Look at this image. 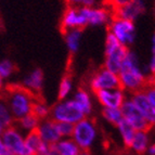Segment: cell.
Masks as SVG:
<instances>
[{
  "label": "cell",
  "instance_id": "12",
  "mask_svg": "<svg viewBox=\"0 0 155 155\" xmlns=\"http://www.w3.org/2000/svg\"><path fill=\"white\" fill-rule=\"evenodd\" d=\"M97 99L104 107L120 109L124 103V93L122 90H98L94 91Z\"/></svg>",
  "mask_w": 155,
  "mask_h": 155
},
{
  "label": "cell",
  "instance_id": "17",
  "mask_svg": "<svg viewBox=\"0 0 155 155\" xmlns=\"http://www.w3.org/2000/svg\"><path fill=\"white\" fill-rule=\"evenodd\" d=\"M149 145H150V139H149L147 132L136 131V134H134V140H132L130 149H131L136 154L143 155L147 152Z\"/></svg>",
  "mask_w": 155,
  "mask_h": 155
},
{
  "label": "cell",
  "instance_id": "22",
  "mask_svg": "<svg viewBox=\"0 0 155 155\" xmlns=\"http://www.w3.org/2000/svg\"><path fill=\"white\" fill-rule=\"evenodd\" d=\"M71 88H72V73H71V67L68 65L66 72L63 75L62 80H61V84H60L59 101H62L68 94V92L71 91Z\"/></svg>",
  "mask_w": 155,
  "mask_h": 155
},
{
  "label": "cell",
  "instance_id": "4",
  "mask_svg": "<svg viewBox=\"0 0 155 155\" xmlns=\"http://www.w3.org/2000/svg\"><path fill=\"white\" fill-rule=\"evenodd\" d=\"M97 138L96 123L92 119L84 118L74 125L72 139L80 150H89Z\"/></svg>",
  "mask_w": 155,
  "mask_h": 155
},
{
  "label": "cell",
  "instance_id": "25",
  "mask_svg": "<svg viewBox=\"0 0 155 155\" xmlns=\"http://www.w3.org/2000/svg\"><path fill=\"white\" fill-rule=\"evenodd\" d=\"M80 34H81L80 29H71V31H67V34L65 35V36H66L67 46H68V49H70L71 53H74V52L77 51Z\"/></svg>",
  "mask_w": 155,
  "mask_h": 155
},
{
  "label": "cell",
  "instance_id": "11",
  "mask_svg": "<svg viewBox=\"0 0 155 155\" xmlns=\"http://www.w3.org/2000/svg\"><path fill=\"white\" fill-rule=\"evenodd\" d=\"M24 142H25V147L29 154L47 155V153L50 150V147H51V145L47 144L41 139L38 131V127L28 131L27 136L24 138Z\"/></svg>",
  "mask_w": 155,
  "mask_h": 155
},
{
  "label": "cell",
  "instance_id": "6",
  "mask_svg": "<svg viewBox=\"0 0 155 155\" xmlns=\"http://www.w3.org/2000/svg\"><path fill=\"white\" fill-rule=\"evenodd\" d=\"M91 90H122V85L119 83L118 76L110 72L105 67H101L98 72L93 74L90 80Z\"/></svg>",
  "mask_w": 155,
  "mask_h": 155
},
{
  "label": "cell",
  "instance_id": "2",
  "mask_svg": "<svg viewBox=\"0 0 155 155\" xmlns=\"http://www.w3.org/2000/svg\"><path fill=\"white\" fill-rule=\"evenodd\" d=\"M117 76L123 90L128 89L132 93L138 91H144L149 87L154 86V77L153 76H151V78L144 77L141 74L137 66L136 57L130 52L125 58Z\"/></svg>",
  "mask_w": 155,
  "mask_h": 155
},
{
  "label": "cell",
  "instance_id": "14",
  "mask_svg": "<svg viewBox=\"0 0 155 155\" xmlns=\"http://www.w3.org/2000/svg\"><path fill=\"white\" fill-rule=\"evenodd\" d=\"M143 11H144V5L141 0H131L129 3L125 5L124 7L110 13V18H118L132 21Z\"/></svg>",
  "mask_w": 155,
  "mask_h": 155
},
{
  "label": "cell",
  "instance_id": "33",
  "mask_svg": "<svg viewBox=\"0 0 155 155\" xmlns=\"http://www.w3.org/2000/svg\"><path fill=\"white\" fill-rule=\"evenodd\" d=\"M5 152V145H3L1 139H0V155H3Z\"/></svg>",
  "mask_w": 155,
  "mask_h": 155
},
{
  "label": "cell",
  "instance_id": "36",
  "mask_svg": "<svg viewBox=\"0 0 155 155\" xmlns=\"http://www.w3.org/2000/svg\"><path fill=\"white\" fill-rule=\"evenodd\" d=\"M2 88V80H1V77H0V90Z\"/></svg>",
  "mask_w": 155,
  "mask_h": 155
},
{
  "label": "cell",
  "instance_id": "13",
  "mask_svg": "<svg viewBox=\"0 0 155 155\" xmlns=\"http://www.w3.org/2000/svg\"><path fill=\"white\" fill-rule=\"evenodd\" d=\"M131 102L137 106V109L141 112L144 118L150 123L152 126H154L155 123V106L150 103L147 100V96L143 91H138V92L132 93Z\"/></svg>",
  "mask_w": 155,
  "mask_h": 155
},
{
  "label": "cell",
  "instance_id": "28",
  "mask_svg": "<svg viewBox=\"0 0 155 155\" xmlns=\"http://www.w3.org/2000/svg\"><path fill=\"white\" fill-rule=\"evenodd\" d=\"M131 0H104L103 1V8H105L109 11V14L117 9L122 8L125 5L129 3Z\"/></svg>",
  "mask_w": 155,
  "mask_h": 155
},
{
  "label": "cell",
  "instance_id": "5",
  "mask_svg": "<svg viewBox=\"0 0 155 155\" xmlns=\"http://www.w3.org/2000/svg\"><path fill=\"white\" fill-rule=\"evenodd\" d=\"M52 120L57 123H70L75 125L85 118V115L79 109V106L75 103V101H67V102H60L50 109V115Z\"/></svg>",
  "mask_w": 155,
  "mask_h": 155
},
{
  "label": "cell",
  "instance_id": "34",
  "mask_svg": "<svg viewBox=\"0 0 155 155\" xmlns=\"http://www.w3.org/2000/svg\"><path fill=\"white\" fill-rule=\"evenodd\" d=\"M78 155H91L89 150H80V152L78 153Z\"/></svg>",
  "mask_w": 155,
  "mask_h": 155
},
{
  "label": "cell",
  "instance_id": "10",
  "mask_svg": "<svg viewBox=\"0 0 155 155\" xmlns=\"http://www.w3.org/2000/svg\"><path fill=\"white\" fill-rule=\"evenodd\" d=\"M88 25L86 18L80 13L79 9L66 7L64 15L61 23V33L62 35H66L67 31L71 29H80L83 31L86 26Z\"/></svg>",
  "mask_w": 155,
  "mask_h": 155
},
{
  "label": "cell",
  "instance_id": "27",
  "mask_svg": "<svg viewBox=\"0 0 155 155\" xmlns=\"http://www.w3.org/2000/svg\"><path fill=\"white\" fill-rule=\"evenodd\" d=\"M57 128L61 138H72L73 130H74V125L73 124L60 122V123H57Z\"/></svg>",
  "mask_w": 155,
  "mask_h": 155
},
{
  "label": "cell",
  "instance_id": "7",
  "mask_svg": "<svg viewBox=\"0 0 155 155\" xmlns=\"http://www.w3.org/2000/svg\"><path fill=\"white\" fill-rule=\"evenodd\" d=\"M1 141L5 145V150L12 153L13 155H27L29 154L25 147L24 138L18 132L14 125L5 128L1 134Z\"/></svg>",
  "mask_w": 155,
  "mask_h": 155
},
{
  "label": "cell",
  "instance_id": "29",
  "mask_svg": "<svg viewBox=\"0 0 155 155\" xmlns=\"http://www.w3.org/2000/svg\"><path fill=\"white\" fill-rule=\"evenodd\" d=\"M14 71H16V66L8 60L0 63V77L1 78L10 76Z\"/></svg>",
  "mask_w": 155,
  "mask_h": 155
},
{
  "label": "cell",
  "instance_id": "15",
  "mask_svg": "<svg viewBox=\"0 0 155 155\" xmlns=\"http://www.w3.org/2000/svg\"><path fill=\"white\" fill-rule=\"evenodd\" d=\"M38 131L41 139L49 145L55 144L59 140H61L57 128V123L51 118L44 119V122L39 124Z\"/></svg>",
  "mask_w": 155,
  "mask_h": 155
},
{
  "label": "cell",
  "instance_id": "19",
  "mask_svg": "<svg viewBox=\"0 0 155 155\" xmlns=\"http://www.w3.org/2000/svg\"><path fill=\"white\" fill-rule=\"evenodd\" d=\"M117 128H118L119 134H120V136H122V139H123V142H124L125 147L130 149L132 140H134V134H136V130H134V127H132L128 122H126L124 118L117 124Z\"/></svg>",
  "mask_w": 155,
  "mask_h": 155
},
{
  "label": "cell",
  "instance_id": "32",
  "mask_svg": "<svg viewBox=\"0 0 155 155\" xmlns=\"http://www.w3.org/2000/svg\"><path fill=\"white\" fill-rule=\"evenodd\" d=\"M47 155H60V153L58 152V151L55 150L54 147H52V145H51V147H50L49 152L47 153Z\"/></svg>",
  "mask_w": 155,
  "mask_h": 155
},
{
  "label": "cell",
  "instance_id": "8",
  "mask_svg": "<svg viewBox=\"0 0 155 155\" xmlns=\"http://www.w3.org/2000/svg\"><path fill=\"white\" fill-rule=\"evenodd\" d=\"M123 118L128 122L136 131L149 132L152 128V125L144 118L141 112L137 109V106L132 103L131 101H124L120 106Z\"/></svg>",
  "mask_w": 155,
  "mask_h": 155
},
{
  "label": "cell",
  "instance_id": "23",
  "mask_svg": "<svg viewBox=\"0 0 155 155\" xmlns=\"http://www.w3.org/2000/svg\"><path fill=\"white\" fill-rule=\"evenodd\" d=\"M31 113L34 114L37 118H39L40 120L47 119L50 115V109L46 105L45 100L42 101H34L31 104Z\"/></svg>",
  "mask_w": 155,
  "mask_h": 155
},
{
  "label": "cell",
  "instance_id": "18",
  "mask_svg": "<svg viewBox=\"0 0 155 155\" xmlns=\"http://www.w3.org/2000/svg\"><path fill=\"white\" fill-rule=\"evenodd\" d=\"M52 147L60 153V155H78L80 152V149L72 138L59 140Z\"/></svg>",
  "mask_w": 155,
  "mask_h": 155
},
{
  "label": "cell",
  "instance_id": "38",
  "mask_svg": "<svg viewBox=\"0 0 155 155\" xmlns=\"http://www.w3.org/2000/svg\"><path fill=\"white\" fill-rule=\"evenodd\" d=\"M27 155H36V154H27Z\"/></svg>",
  "mask_w": 155,
  "mask_h": 155
},
{
  "label": "cell",
  "instance_id": "31",
  "mask_svg": "<svg viewBox=\"0 0 155 155\" xmlns=\"http://www.w3.org/2000/svg\"><path fill=\"white\" fill-rule=\"evenodd\" d=\"M147 152L149 153V155H155V145H154V144L149 145V147H147Z\"/></svg>",
  "mask_w": 155,
  "mask_h": 155
},
{
  "label": "cell",
  "instance_id": "37",
  "mask_svg": "<svg viewBox=\"0 0 155 155\" xmlns=\"http://www.w3.org/2000/svg\"><path fill=\"white\" fill-rule=\"evenodd\" d=\"M2 131H3V128L1 126H0V136H1V134H2Z\"/></svg>",
  "mask_w": 155,
  "mask_h": 155
},
{
  "label": "cell",
  "instance_id": "30",
  "mask_svg": "<svg viewBox=\"0 0 155 155\" xmlns=\"http://www.w3.org/2000/svg\"><path fill=\"white\" fill-rule=\"evenodd\" d=\"M66 7L71 8H90L93 5L94 0H64Z\"/></svg>",
  "mask_w": 155,
  "mask_h": 155
},
{
  "label": "cell",
  "instance_id": "35",
  "mask_svg": "<svg viewBox=\"0 0 155 155\" xmlns=\"http://www.w3.org/2000/svg\"><path fill=\"white\" fill-rule=\"evenodd\" d=\"M3 155H13V154H12V153H10V152H9V151H7V150H5V154H3Z\"/></svg>",
  "mask_w": 155,
  "mask_h": 155
},
{
  "label": "cell",
  "instance_id": "26",
  "mask_svg": "<svg viewBox=\"0 0 155 155\" xmlns=\"http://www.w3.org/2000/svg\"><path fill=\"white\" fill-rule=\"evenodd\" d=\"M102 115H103V117L107 122L113 124L114 126H117V124L123 119L120 109H109V107H104L103 111H102Z\"/></svg>",
  "mask_w": 155,
  "mask_h": 155
},
{
  "label": "cell",
  "instance_id": "21",
  "mask_svg": "<svg viewBox=\"0 0 155 155\" xmlns=\"http://www.w3.org/2000/svg\"><path fill=\"white\" fill-rule=\"evenodd\" d=\"M42 79H44V74H42L41 70L37 68V70L34 71L31 75H29V77L25 80L24 86L27 87L28 89H31V90H33L34 92L40 93Z\"/></svg>",
  "mask_w": 155,
  "mask_h": 155
},
{
  "label": "cell",
  "instance_id": "16",
  "mask_svg": "<svg viewBox=\"0 0 155 155\" xmlns=\"http://www.w3.org/2000/svg\"><path fill=\"white\" fill-rule=\"evenodd\" d=\"M80 13L86 18V21L88 24L92 25H99V24H103L109 18L110 14L109 11L105 8L101 9H91V8H80Z\"/></svg>",
  "mask_w": 155,
  "mask_h": 155
},
{
  "label": "cell",
  "instance_id": "9",
  "mask_svg": "<svg viewBox=\"0 0 155 155\" xmlns=\"http://www.w3.org/2000/svg\"><path fill=\"white\" fill-rule=\"evenodd\" d=\"M107 31L124 46H126V44H131L134 40V26L132 21L129 20L112 18Z\"/></svg>",
  "mask_w": 155,
  "mask_h": 155
},
{
  "label": "cell",
  "instance_id": "1",
  "mask_svg": "<svg viewBox=\"0 0 155 155\" xmlns=\"http://www.w3.org/2000/svg\"><path fill=\"white\" fill-rule=\"evenodd\" d=\"M3 93L7 104L12 114L14 120L22 118L31 113V104L34 101H42L41 93L34 92L24 85L9 84L5 86Z\"/></svg>",
  "mask_w": 155,
  "mask_h": 155
},
{
  "label": "cell",
  "instance_id": "24",
  "mask_svg": "<svg viewBox=\"0 0 155 155\" xmlns=\"http://www.w3.org/2000/svg\"><path fill=\"white\" fill-rule=\"evenodd\" d=\"M15 122L18 123V126L21 127V128L31 131V130L37 128V127L39 126V124H40V122H41V120H40L39 118H37L34 114L29 113V114H27V115H25V116H23L22 118L15 120Z\"/></svg>",
  "mask_w": 155,
  "mask_h": 155
},
{
  "label": "cell",
  "instance_id": "3",
  "mask_svg": "<svg viewBox=\"0 0 155 155\" xmlns=\"http://www.w3.org/2000/svg\"><path fill=\"white\" fill-rule=\"evenodd\" d=\"M129 53L126 46L122 45L111 33L107 34L105 44V63L104 67L114 74H118L125 58Z\"/></svg>",
  "mask_w": 155,
  "mask_h": 155
},
{
  "label": "cell",
  "instance_id": "20",
  "mask_svg": "<svg viewBox=\"0 0 155 155\" xmlns=\"http://www.w3.org/2000/svg\"><path fill=\"white\" fill-rule=\"evenodd\" d=\"M75 103L79 106V109L81 110V112L84 113L85 116L89 115L91 113L92 110V105H91L90 98H89L88 93L86 92L83 88H79L75 96Z\"/></svg>",
  "mask_w": 155,
  "mask_h": 155
}]
</instances>
